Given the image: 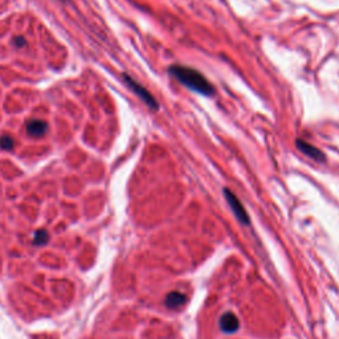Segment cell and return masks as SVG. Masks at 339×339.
<instances>
[{
	"instance_id": "obj_1",
	"label": "cell",
	"mask_w": 339,
	"mask_h": 339,
	"mask_svg": "<svg viewBox=\"0 0 339 339\" xmlns=\"http://www.w3.org/2000/svg\"><path fill=\"white\" fill-rule=\"evenodd\" d=\"M168 71L171 76L175 77L180 83H183L184 87L194 90L196 93L203 94V96H214L215 94L214 85L200 72L194 69V68L173 65V67H170Z\"/></svg>"
},
{
	"instance_id": "obj_2",
	"label": "cell",
	"mask_w": 339,
	"mask_h": 339,
	"mask_svg": "<svg viewBox=\"0 0 339 339\" xmlns=\"http://www.w3.org/2000/svg\"><path fill=\"white\" fill-rule=\"evenodd\" d=\"M123 80H125L126 85H128V87L130 88V89H132L133 92H134V93L137 94V96L139 97V98H141L142 101L146 103V105L149 106V108H150V109L158 110V108H159V106H158L157 99L154 98L153 94H151L150 92L146 89V88L142 87L141 83H138L137 81L133 80L132 77L128 76V74H123Z\"/></svg>"
},
{
	"instance_id": "obj_3",
	"label": "cell",
	"mask_w": 339,
	"mask_h": 339,
	"mask_svg": "<svg viewBox=\"0 0 339 339\" xmlns=\"http://www.w3.org/2000/svg\"><path fill=\"white\" fill-rule=\"evenodd\" d=\"M224 196H225V199H227L228 204H229L230 208H232L234 214L236 215V218L239 219L243 224H248V223H249L248 214H246L245 208H244V205L241 204L240 200L237 199V196L228 188L224 189Z\"/></svg>"
},
{
	"instance_id": "obj_4",
	"label": "cell",
	"mask_w": 339,
	"mask_h": 339,
	"mask_svg": "<svg viewBox=\"0 0 339 339\" xmlns=\"http://www.w3.org/2000/svg\"><path fill=\"white\" fill-rule=\"evenodd\" d=\"M295 146L302 154H305L306 157L311 158V159L317 160V162H323V160L326 159L325 157V154L320 150L318 147L313 146V144L307 143L305 139H301V138H298L297 141H295Z\"/></svg>"
},
{
	"instance_id": "obj_5",
	"label": "cell",
	"mask_w": 339,
	"mask_h": 339,
	"mask_svg": "<svg viewBox=\"0 0 339 339\" xmlns=\"http://www.w3.org/2000/svg\"><path fill=\"white\" fill-rule=\"evenodd\" d=\"M219 325H220L221 331L230 334L237 331V329L240 326V322H239V320H237V317L234 313H224L220 317Z\"/></svg>"
},
{
	"instance_id": "obj_6",
	"label": "cell",
	"mask_w": 339,
	"mask_h": 339,
	"mask_svg": "<svg viewBox=\"0 0 339 339\" xmlns=\"http://www.w3.org/2000/svg\"><path fill=\"white\" fill-rule=\"evenodd\" d=\"M47 129H48L47 122L41 119H32L27 123V132L32 137H43L47 133Z\"/></svg>"
},
{
	"instance_id": "obj_7",
	"label": "cell",
	"mask_w": 339,
	"mask_h": 339,
	"mask_svg": "<svg viewBox=\"0 0 339 339\" xmlns=\"http://www.w3.org/2000/svg\"><path fill=\"white\" fill-rule=\"evenodd\" d=\"M186 302V295L180 291H171L166 297V306L168 309H178Z\"/></svg>"
},
{
	"instance_id": "obj_8",
	"label": "cell",
	"mask_w": 339,
	"mask_h": 339,
	"mask_svg": "<svg viewBox=\"0 0 339 339\" xmlns=\"http://www.w3.org/2000/svg\"><path fill=\"white\" fill-rule=\"evenodd\" d=\"M48 232L44 229L36 230L35 235H33V244H35V245H45V244L48 243Z\"/></svg>"
},
{
	"instance_id": "obj_9",
	"label": "cell",
	"mask_w": 339,
	"mask_h": 339,
	"mask_svg": "<svg viewBox=\"0 0 339 339\" xmlns=\"http://www.w3.org/2000/svg\"><path fill=\"white\" fill-rule=\"evenodd\" d=\"M0 147L3 150H12L13 149V139L10 135H3L0 138Z\"/></svg>"
},
{
	"instance_id": "obj_10",
	"label": "cell",
	"mask_w": 339,
	"mask_h": 339,
	"mask_svg": "<svg viewBox=\"0 0 339 339\" xmlns=\"http://www.w3.org/2000/svg\"><path fill=\"white\" fill-rule=\"evenodd\" d=\"M15 44L20 48L23 45H26V40H24V37H22V36H17V37L15 38Z\"/></svg>"
}]
</instances>
